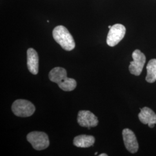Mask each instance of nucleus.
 <instances>
[{"label":"nucleus","instance_id":"nucleus-9","mask_svg":"<svg viewBox=\"0 0 156 156\" xmlns=\"http://www.w3.org/2000/svg\"><path fill=\"white\" fill-rule=\"evenodd\" d=\"M27 64L28 71L33 75H37L39 71V57L37 51L29 48L27 51Z\"/></svg>","mask_w":156,"mask_h":156},{"label":"nucleus","instance_id":"nucleus-7","mask_svg":"<svg viewBox=\"0 0 156 156\" xmlns=\"http://www.w3.org/2000/svg\"><path fill=\"white\" fill-rule=\"evenodd\" d=\"M77 121L81 127H87L89 129L91 127H96L98 124V120L97 116L89 111L79 112Z\"/></svg>","mask_w":156,"mask_h":156},{"label":"nucleus","instance_id":"nucleus-10","mask_svg":"<svg viewBox=\"0 0 156 156\" xmlns=\"http://www.w3.org/2000/svg\"><path fill=\"white\" fill-rule=\"evenodd\" d=\"M140 112L138 114L140 121L144 124H148L150 128H153L156 124V114L148 107L140 109Z\"/></svg>","mask_w":156,"mask_h":156},{"label":"nucleus","instance_id":"nucleus-15","mask_svg":"<svg viewBox=\"0 0 156 156\" xmlns=\"http://www.w3.org/2000/svg\"><path fill=\"white\" fill-rule=\"evenodd\" d=\"M97 154H98V152H96V153H95V155H97Z\"/></svg>","mask_w":156,"mask_h":156},{"label":"nucleus","instance_id":"nucleus-2","mask_svg":"<svg viewBox=\"0 0 156 156\" xmlns=\"http://www.w3.org/2000/svg\"><path fill=\"white\" fill-rule=\"evenodd\" d=\"M53 37L56 42L64 50L71 51L75 47V42L72 35L63 26H58L53 29Z\"/></svg>","mask_w":156,"mask_h":156},{"label":"nucleus","instance_id":"nucleus-8","mask_svg":"<svg viewBox=\"0 0 156 156\" xmlns=\"http://www.w3.org/2000/svg\"><path fill=\"white\" fill-rule=\"evenodd\" d=\"M122 134L124 145L127 151L131 153H136L139 145L134 132L128 128H125L123 130Z\"/></svg>","mask_w":156,"mask_h":156},{"label":"nucleus","instance_id":"nucleus-6","mask_svg":"<svg viewBox=\"0 0 156 156\" xmlns=\"http://www.w3.org/2000/svg\"><path fill=\"white\" fill-rule=\"evenodd\" d=\"M133 61L130 62L129 66V72L135 76H139L142 71L146 62V56L140 51L136 49L132 54Z\"/></svg>","mask_w":156,"mask_h":156},{"label":"nucleus","instance_id":"nucleus-5","mask_svg":"<svg viewBox=\"0 0 156 156\" xmlns=\"http://www.w3.org/2000/svg\"><path fill=\"white\" fill-rule=\"evenodd\" d=\"M126 31V27L121 24H116L112 26L108 34L106 43L111 47L117 45L123 39Z\"/></svg>","mask_w":156,"mask_h":156},{"label":"nucleus","instance_id":"nucleus-3","mask_svg":"<svg viewBox=\"0 0 156 156\" xmlns=\"http://www.w3.org/2000/svg\"><path fill=\"white\" fill-rule=\"evenodd\" d=\"M12 111L18 117H30L35 111V107L30 101L20 99L13 102Z\"/></svg>","mask_w":156,"mask_h":156},{"label":"nucleus","instance_id":"nucleus-4","mask_svg":"<svg viewBox=\"0 0 156 156\" xmlns=\"http://www.w3.org/2000/svg\"><path fill=\"white\" fill-rule=\"evenodd\" d=\"M27 140L36 151H42L49 146L48 135L41 131H33L27 135Z\"/></svg>","mask_w":156,"mask_h":156},{"label":"nucleus","instance_id":"nucleus-1","mask_svg":"<svg viewBox=\"0 0 156 156\" xmlns=\"http://www.w3.org/2000/svg\"><path fill=\"white\" fill-rule=\"evenodd\" d=\"M50 81L56 83L61 89L66 91H73L76 87V81L73 78H68L67 71L62 67H55L49 73Z\"/></svg>","mask_w":156,"mask_h":156},{"label":"nucleus","instance_id":"nucleus-13","mask_svg":"<svg viewBox=\"0 0 156 156\" xmlns=\"http://www.w3.org/2000/svg\"><path fill=\"white\" fill-rule=\"evenodd\" d=\"M108 155L105 154V153H102V154H100V156H107Z\"/></svg>","mask_w":156,"mask_h":156},{"label":"nucleus","instance_id":"nucleus-14","mask_svg":"<svg viewBox=\"0 0 156 156\" xmlns=\"http://www.w3.org/2000/svg\"><path fill=\"white\" fill-rule=\"evenodd\" d=\"M112 27V26H108V28H109V29H110V28H111Z\"/></svg>","mask_w":156,"mask_h":156},{"label":"nucleus","instance_id":"nucleus-12","mask_svg":"<svg viewBox=\"0 0 156 156\" xmlns=\"http://www.w3.org/2000/svg\"><path fill=\"white\" fill-rule=\"evenodd\" d=\"M146 69V80L149 83H154L156 80V59H151L149 62Z\"/></svg>","mask_w":156,"mask_h":156},{"label":"nucleus","instance_id":"nucleus-11","mask_svg":"<svg viewBox=\"0 0 156 156\" xmlns=\"http://www.w3.org/2000/svg\"><path fill=\"white\" fill-rule=\"evenodd\" d=\"M95 138L92 135H80L75 137L73 144L75 146L82 148L89 147L94 144Z\"/></svg>","mask_w":156,"mask_h":156}]
</instances>
